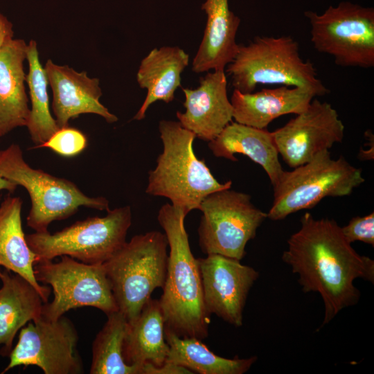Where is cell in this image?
Instances as JSON below:
<instances>
[{
  "label": "cell",
  "mask_w": 374,
  "mask_h": 374,
  "mask_svg": "<svg viewBox=\"0 0 374 374\" xmlns=\"http://www.w3.org/2000/svg\"><path fill=\"white\" fill-rule=\"evenodd\" d=\"M315 97L308 89L285 85L251 93L234 89L230 99L233 119L245 125L266 129L281 116L301 113Z\"/></svg>",
  "instance_id": "cell-17"
},
{
  "label": "cell",
  "mask_w": 374,
  "mask_h": 374,
  "mask_svg": "<svg viewBox=\"0 0 374 374\" xmlns=\"http://www.w3.org/2000/svg\"><path fill=\"white\" fill-rule=\"evenodd\" d=\"M198 228L202 251L241 260L247 242L253 239L267 213L257 208L247 193L224 188L208 195L201 202Z\"/></svg>",
  "instance_id": "cell-10"
},
{
  "label": "cell",
  "mask_w": 374,
  "mask_h": 374,
  "mask_svg": "<svg viewBox=\"0 0 374 374\" xmlns=\"http://www.w3.org/2000/svg\"><path fill=\"white\" fill-rule=\"evenodd\" d=\"M12 24L0 13V48L8 41L13 39Z\"/></svg>",
  "instance_id": "cell-31"
},
{
  "label": "cell",
  "mask_w": 374,
  "mask_h": 374,
  "mask_svg": "<svg viewBox=\"0 0 374 374\" xmlns=\"http://www.w3.org/2000/svg\"><path fill=\"white\" fill-rule=\"evenodd\" d=\"M186 110L176 114L178 121L206 141L215 139L233 121V107L227 95L224 70L208 72L196 89L182 88Z\"/></svg>",
  "instance_id": "cell-15"
},
{
  "label": "cell",
  "mask_w": 374,
  "mask_h": 374,
  "mask_svg": "<svg viewBox=\"0 0 374 374\" xmlns=\"http://www.w3.org/2000/svg\"><path fill=\"white\" fill-rule=\"evenodd\" d=\"M187 215L172 204L163 205L157 220L164 231L170 252L163 294L159 300L164 328L180 337L202 341L211 322L203 296L197 259L191 252L184 226Z\"/></svg>",
  "instance_id": "cell-2"
},
{
  "label": "cell",
  "mask_w": 374,
  "mask_h": 374,
  "mask_svg": "<svg viewBox=\"0 0 374 374\" xmlns=\"http://www.w3.org/2000/svg\"><path fill=\"white\" fill-rule=\"evenodd\" d=\"M44 70L53 92L52 108L60 128L69 126L71 118L83 114H94L113 123L118 117L100 102L103 93L98 78L87 72H78L67 65H57L48 60Z\"/></svg>",
  "instance_id": "cell-16"
},
{
  "label": "cell",
  "mask_w": 374,
  "mask_h": 374,
  "mask_svg": "<svg viewBox=\"0 0 374 374\" xmlns=\"http://www.w3.org/2000/svg\"><path fill=\"white\" fill-rule=\"evenodd\" d=\"M26 48L24 40L12 39L0 48V138L28 123L24 70Z\"/></svg>",
  "instance_id": "cell-19"
},
{
  "label": "cell",
  "mask_w": 374,
  "mask_h": 374,
  "mask_svg": "<svg viewBox=\"0 0 374 374\" xmlns=\"http://www.w3.org/2000/svg\"><path fill=\"white\" fill-rule=\"evenodd\" d=\"M168 245L160 231L136 235L103 264L118 311L129 324L139 316L153 291L163 287Z\"/></svg>",
  "instance_id": "cell-5"
},
{
  "label": "cell",
  "mask_w": 374,
  "mask_h": 374,
  "mask_svg": "<svg viewBox=\"0 0 374 374\" xmlns=\"http://www.w3.org/2000/svg\"><path fill=\"white\" fill-rule=\"evenodd\" d=\"M78 341V332L68 318L49 321L41 317L20 329L10 362L1 373L21 366H38L45 374L82 373Z\"/></svg>",
  "instance_id": "cell-12"
},
{
  "label": "cell",
  "mask_w": 374,
  "mask_h": 374,
  "mask_svg": "<svg viewBox=\"0 0 374 374\" xmlns=\"http://www.w3.org/2000/svg\"><path fill=\"white\" fill-rule=\"evenodd\" d=\"M21 208L19 197L8 196L0 204V267L27 280L46 303L51 289L35 278L34 264L38 257L29 247L23 231Z\"/></svg>",
  "instance_id": "cell-23"
},
{
  "label": "cell",
  "mask_w": 374,
  "mask_h": 374,
  "mask_svg": "<svg viewBox=\"0 0 374 374\" xmlns=\"http://www.w3.org/2000/svg\"><path fill=\"white\" fill-rule=\"evenodd\" d=\"M365 181L361 168L343 157L331 158L328 150L310 161L284 170L274 188V201L267 218L277 221L303 209L312 208L326 197H343Z\"/></svg>",
  "instance_id": "cell-7"
},
{
  "label": "cell",
  "mask_w": 374,
  "mask_h": 374,
  "mask_svg": "<svg viewBox=\"0 0 374 374\" xmlns=\"http://www.w3.org/2000/svg\"><path fill=\"white\" fill-rule=\"evenodd\" d=\"M282 260L299 275L303 292L321 295L325 308L321 328L358 303L361 294L355 280L374 282V260L353 248L334 220L315 219L308 212L302 216L299 230L288 239Z\"/></svg>",
  "instance_id": "cell-1"
},
{
  "label": "cell",
  "mask_w": 374,
  "mask_h": 374,
  "mask_svg": "<svg viewBox=\"0 0 374 374\" xmlns=\"http://www.w3.org/2000/svg\"><path fill=\"white\" fill-rule=\"evenodd\" d=\"M17 185L0 177V191L6 190L9 193H12L17 188Z\"/></svg>",
  "instance_id": "cell-32"
},
{
  "label": "cell",
  "mask_w": 374,
  "mask_h": 374,
  "mask_svg": "<svg viewBox=\"0 0 374 374\" xmlns=\"http://www.w3.org/2000/svg\"><path fill=\"white\" fill-rule=\"evenodd\" d=\"M159 132L163 151L156 167L149 171L146 193L169 199L186 215L199 209L202 200L216 190L229 188L232 181L219 182L204 160L193 149L195 134L179 121L161 120Z\"/></svg>",
  "instance_id": "cell-3"
},
{
  "label": "cell",
  "mask_w": 374,
  "mask_h": 374,
  "mask_svg": "<svg viewBox=\"0 0 374 374\" xmlns=\"http://www.w3.org/2000/svg\"><path fill=\"white\" fill-rule=\"evenodd\" d=\"M346 239L353 243L361 241L374 246V213L352 218L348 224L341 226Z\"/></svg>",
  "instance_id": "cell-29"
},
{
  "label": "cell",
  "mask_w": 374,
  "mask_h": 374,
  "mask_svg": "<svg viewBox=\"0 0 374 374\" xmlns=\"http://www.w3.org/2000/svg\"><path fill=\"white\" fill-rule=\"evenodd\" d=\"M164 335L169 346L166 362L185 367L193 373L243 374L257 360L256 356L245 359L222 357L211 352L201 340L180 337L165 328Z\"/></svg>",
  "instance_id": "cell-25"
},
{
  "label": "cell",
  "mask_w": 374,
  "mask_h": 374,
  "mask_svg": "<svg viewBox=\"0 0 374 374\" xmlns=\"http://www.w3.org/2000/svg\"><path fill=\"white\" fill-rule=\"evenodd\" d=\"M87 145L85 135L79 130L60 128L43 144L35 148H47L63 157H73L82 152Z\"/></svg>",
  "instance_id": "cell-28"
},
{
  "label": "cell",
  "mask_w": 374,
  "mask_h": 374,
  "mask_svg": "<svg viewBox=\"0 0 374 374\" xmlns=\"http://www.w3.org/2000/svg\"><path fill=\"white\" fill-rule=\"evenodd\" d=\"M197 261L208 312L242 326L247 298L259 273L240 260L219 254H208Z\"/></svg>",
  "instance_id": "cell-14"
},
{
  "label": "cell",
  "mask_w": 374,
  "mask_h": 374,
  "mask_svg": "<svg viewBox=\"0 0 374 374\" xmlns=\"http://www.w3.org/2000/svg\"><path fill=\"white\" fill-rule=\"evenodd\" d=\"M107 320L92 344L91 374H143L141 367L128 365L123 345L128 321L118 310L107 314Z\"/></svg>",
  "instance_id": "cell-27"
},
{
  "label": "cell",
  "mask_w": 374,
  "mask_h": 374,
  "mask_svg": "<svg viewBox=\"0 0 374 374\" xmlns=\"http://www.w3.org/2000/svg\"><path fill=\"white\" fill-rule=\"evenodd\" d=\"M0 177L27 190L31 203L27 225L35 232L48 231L51 222L71 217L81 206L109 210L107 198L89 197L71 181L31 167L16 143L0 150Z\"/></svg>",
  "instance_id": "cell-6"
},
{
  "label": "cell",
  "mask_w": 374,
  "mask_h": 374,
  "mask_svg": "<svg viewBox=\"0 0 374 374\" xmlns=\"http://www.w3.org/2000/svg\"><path fill=\"white\" fill-rule=\"evenodd\" d=\"M0 355L9 356L17 332L41 318L44 302L24 278L0 269Z\"/></svg>",
  "instance_id": "cell-22"
},
{
  "label": "cell",
  "mask_w": 374,
  "mask_h": 374,
  "mask_svg": "<svg viewBox=\"0 0 374 374\" xmlns=\"http://www.w3.org/2000/svg\"><path fill=\"white\" fill-rule=\"evenodd\" d=\"M26 60L28 73L26 75V82L31 102L26 127L36 147L47 141L60 127L50 111L47 91L48 82L44 68L39 62L37 42L33 39L27 44Z\"/></svg>",
  "instance_id": "cell-26"
},
{
  "label": "cell",
  "mask_w": 374,
  "mask_h": 374,
  "mask_svg": "<svg viewBox=\"0 0 374 374\" xmlns=\"http://www.w3.org/2000/svg\"><path fill=\"white\" fill-rule=\"evenodd\" d=\"M59 262L38 260L34 273L39 283L49 285L54 298L44 303L42 317L55 321L69 310L90 306L108 314L118 310L103 264L89 265L68 256Z\"/></svg>",
  "instance_id": "cell-11"
},
{
  "label": "cell",
  "mask_w": 374,
  "mask_h": 374,
  "mask_svg": "<svg viewBox=\"0 0 374 374\" xmlns=\"http://www.w3.org/2000/svg\"><path fill=\"white\" fill-rule=\"evenodd\" d=\"M304 15L318 52L332 56L342 67L374 66L373 8L341 1L321 14L309 10Z\"/></svg>",
  "instance_id": "cell-9"
},
{
  "label": "cell",
  "mask_w": 374,
  "mask_h": 374,
  "mask_svg": "<svg viewBox=\"0 0 374 374\" xmlns=\"http://www.w3.org/2000/svg\"><path fill=\"white\" fill-rule=\"evenodd\" d=\"M224 71L234 89L242 93L254 91L259 84L303 87L316 97L330 92L312 62L302 59L298 42L290 35L256 36L248 44H239Z\"/></svg>",
  "instance_id": "cell-4"
},
{
  "label": "cell",
  "mask_w": 374,
  "mask_h": 374,
  "mask_svg": "<svg viewBox=\"0 0 374 374\" xmlns=\"http://www.w3.org/2000/svg\"><path fill=\"white\" fill-rule=\"evenodd\" d=\"M189 369L170 363L165 362L162 366L158 367L150 364L143 365V374H192Z\"/></svg>",
  "instance_id": "cell-30"
},
{
  "label": "cell",
  "mask_w": 374,
  "mask_h": 374,
  "mask_svg": "<svg viewBox=\"0 0 374 374\" xmlns=\"http://www.w3.org/2000/svg\"><path fill=\"white\" fill-rule=\"evenodd\" d=\"M208 146L214 156L232 161H238L235 154L248 157L262 167L273 187L284 171L271 132L266 129L232 121L215 139L208 142Z\"/></svg>",
  "instance_id": "cell-20"
},
{
  "label": "cell",
  "mask_w": 374,
  "mask_h": 374,
  "mask_svg": "<svg viewBox=\"0 0 374 374\" xmlns=\"http://www.w3.org/2000/svg\"><path fill=\"white\" fill-rule=\"evenodd\" d=\"M344 131L336 109L327 102L313 98L305 110L271 134L278 154L294 168L341 143Z\"/></svg>",
  "instance_id": "cell-13"
},
{
  "label": "cell",
  "mask_w": 374,
  "mask_h": 374,
  "mask_svg": "<svg viewBox=\"0 0 374 374\" xmlns=\"http://www.w3.org/2000/svg\"><path fill=\"white\" fill-rule=\"evenodd\" d=\"M169 346L164 335V319L159 300L150 298L131 324L123 345V357L128 365L142 368L150 364L161 366L166 362Z\"/></svg>",
  "instance_id": "cell-24"
},
{
  "label": "cell",
  "mask_w": 374,
  "mask_h": 374,
  "mask_svg": "<svg viewBox=\"0 0 374 374\" xmlns=\"http://www.w3.org/2000/svg\"><path fill=\"white\" fill-rule=\"evenodd\" d=\"M189 63V55L179 46L154 48L141 60L136 73L141 88L147 90L142 105L133 117L141 121L149 107L158 100L166 103L175 98L181 86V75Z\"/></svg>",
  "instance_id": "cell-21"
},
{
  "label": "cell",
  "mask_w": 374,
  "mask_h": 374,
  "mask_svg": "<svg viewBox=\"0 0 374 374\" xmlns=\"http://www.w3.org/2000/svg\"><path fill=\"white\" fill-rule=\"evenodd\" d=\"M132 220L130 206L108 210L104 217H88L54 233L26 235L38 260L68 256L89 265L103 264L126 242Z\"/></svg>",
  "instance_id": "cell-8"
},
{
  "label": "cell",
  "mask_w": 374,
  "mask_h": 374,
  "mask_svg": "<svg viewBox=\"0 0 374 374\" xmlns=\"http://www.w3.org/2000/svg\"><path fill=\"white\" fill-rule=\"evenodd\" d=\"M202 9L207 20L192 71L203 73L224 70L238 48L235 37L240 19L230 10L229 0H206Z\"/></svg>",
  "instance_id": "cell-18"
}]
</instances>
